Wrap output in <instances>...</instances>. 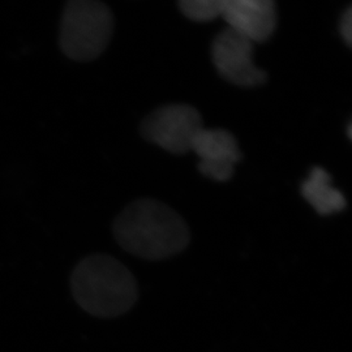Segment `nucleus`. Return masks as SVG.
<instances>
[{
	"label": "nucleus",
	"instance_id": "f257e3e1",
	"mask_svg": "<svg viewBox=\"0 0 352 352\" xmlns=\"http://www.w3.org/2000/svg\"><path fill=\"white\" fill-rule=\"evenodd\" d=\"M113 235L126 252L145 260H164L189 243L184 219L162 202L142 199L129 204L113 223Z\"/></svg>",
	"mask_w": 352,
	"mask_h": 352
},
{
	"label": "nucleus",
	"instance_id": "f03ea898",
	"mask_svg": "<svg viewBox=\"0 0 352 352\" xmlns=\"http://www.w3.org/2000/svg\"><path fill=\"white\" fill-rule=\"evenodd\" d=\"M71 289L87 314L101 318L124 315L139 295L133 274L107 254H93L80 261L71 276Z\"/></svg>",
	"mask_w": 352,
	"mask_h": 352
},
{
	"label": "nucleus",
	"instance_id": "7ed1b4c3",
	"mask_svg": "<svg viewBox=\"0 0 352 352\" xmlns=\"http://www.w3.org/2000/svg\"><path fill=\"white\" fill-rule=\"evenodd\" d=\"M113 33V14L101 0H68L60 28V46L74 60L100 56Z\"/></svg>",
	"mask_w": 352,
	"mask_h": 352
},
{
	"label": "nucleus",
	"instance_id": "20e7f679",
	"mask_svg": "<svg viewBox=\"0 0 352 352\" xmlns=\"http://www.w3.org/2000/svg\"><path fill=\"white\" fill-rule=\"evenodd\" d=\"M204 126L200 113L183 103L164 106L151 113L142 123L144 138L173 154L190 151L193 140Z\"/></svg>",
	"mask_w": 352,
	"mask_h": 352
},
{
	"label": "nucleus",
	"instance_id": "39448f33",
	"mask_svg": "<svg viewBox=\"0 0 352 352\" xmlns=\"http://www.w3.org/2000/svg\"><path fill=\"white\" fill-rule=\"evenodd\" d=\"M253 42L225 29L214 39L212 59L219 75L234 85L253 88L264 84L266 74L253 63Z\"/></svg>",
	"mask_w": 352,
	"mask_h": 352
},
{
	"label": "nucleus",
	"instance_id": "423d86ee",
	"mask_svg": "<svg viewBox=\"0 0 352 352\" xmlns=\"http://www.w3.org/2000/svg\"><path fill=\"white\" fill-rule=\"evenodd\" d=\"M190 151L199 157V170L202 175L215 182H228L241 160L236 139L226 129L202 128L193 140Z\"/></svg>",
	"mask_w": 352,
	"mask_h": 352
},
{
	"label": "nucleus",
	"instance_id": "0eeeda50",
	"mask_svg": "<svg viewBox=\"0 0 352 352\" xmlns=\"http://www.w3.org/2000/svg\"><path fill=\"white\" fill-rule=\"evenodd\" d=\"M221 17L228 24V29L253 43H261L276 30V0H226Z\"/></svg>",
	"mask_w": 352,
	"mask_h": 352
},
{
	"label": "nucleus",
	"instance_id": "6e6552de",
	"mask_svg": "<svg viewBox=\"0 0 352 352\" xmlns=\"http://www.w3.org/2000/svg\"><path fill=\"white\" fill-rule=\"evenodd\" d=\"M331 176L322 167H315L302 182V197L320 215L340 213L346 208L343 193L331 186Z\"/></svg>",
	"mask_w": 352,
	"mask_h": 352
},
{
	"label": "nucleus",
	"instance_id": "1a4fd4ad",
	"mask_svg": "<svg viewBox=\"0 0 352 352\" xmlns=\"http://www.w3.org/2000/svg\"><path fill=\"white\" fill-rule=\"evenodd\" d=\"M226 0H179L183 14L192 21L206 23L221 17Z\"/></svg>",
	"mask_w": 352,
	"mask_h": 352
},
{
	"label": "nucleus",
	"instance_id": "9d476101",
	"mask_svg": "<svg viewBox=\"0 0 352 352\" xmlns=\"http://www.w3.org/2000/svg\"><path fill=\"white\" fill-rule=\"evenodd\" d=\"M340 33L347 46L352 43V8L349 7L342 14L340 21Z\"/></svg>",
	"mask_w": 352,
	"mask_h": 352
},
{
	"label": "nucleus",
	"instance_id": "9b49d317",
	"mask_svg": "<svg viewBox=\"0 0 352 352\" xmlns=\"http://www.w3.org/2000/svg\"><path fill=\"white\" fill-rule=\"evenodd\" d=\"M347 133H349V139H352V126H351V124H349V128H347Z\"/></svg>",
	"mask_w": 352,
	"mask_h": 352
}]
</instances>
